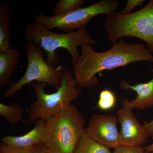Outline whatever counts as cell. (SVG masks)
Listing matches in <instances>:
<instances>
[{"mask_svg":"<svg viewBox=\"0 0 153 153\" xmlns=\"http://www.w3.org/2000/svg\"><path fill=\"white\" fill-rule=\"evenodd\" d=\"M81 53L72 70L74 79L81 88H88L98 84L96 74L138 62L153 63L152 54L140 43L128 44L123 38L112 44L104 52H97L91 45L80 47Z\"/></svg>","mask_w":153,"mask_h":153,"instance_id":"1","label":"cell"},{"mask_svg":"<svg viewBox=\"0 0 153 153\" xmlns=\"http://www.w3.org/2000/svg\"><path fill=\"white\" fill-rule=\"evenodd\" d=\"M111 44L127 37L143 40L153 54V0L143 8L128 15L115 12L108 16L103 25Z\"/></svg>","mask_w":153,"mask_h":153,"instance_id":"5","label":"cell"},{"mask_svg":"<svg viewBox=\"0 0 153 153\" xmlns=\"http://www.w3.org/2000/svg\"><path fill=\"white\" fill-rule=\"evenodd\" d=\"M116 103L115 94L109 89L102 91L100 94L97 107L101 110L107 111L114 107Z\"/></svg>","mask_w":153,"mask_h":153,"instance_id":"17","label":"cell"},{"mask_svg":"<svg viewBox=\"0 0 153 153\" xmlns=\"http://www.w3.org/2000/svg\"><path fill=\"white\" fill-rule=\"evenodd\" d=\"M149 137H153V120L150 122L145 121L143 124Z\"/></svg>","mask_w":153,"mask_h":153,"instance_id":"22","label":"cell"},{"mask_svg":"<svg viewBox=\"0 0 153 153\" xmlns=\"http://www.w3.org/2000/svg\"><path fill=\"white\" fill-rule=\"evenodd\" d=\"M24 112L23 108L16 103L8 105L0 103V115L11 125L18 124L22 121Z\"/></svg>","mask_w":153,"mask_h":153,"instance_id":"15","label":"cell"},{"mask_svg":"<svg viewBox=\"0 0 153 153\" xmlns=\"http://www.w3.org/2000/svg\"><path fill=\"white\" fill-rule=\"evenodd\" d=\"M120 86L123 90L131 89L136 92V98L130 100L133 109L144 110L153 107V77L149 82L135 85H130L126 80H122Z\"/></svg>","mask_w":153,"mask_h":153,"instance_id":"11","label":"cell"},{"mask_svg":"<svg viewBox=\"0 0 153 153\" xmlns=\"http://www.w3.org/2000/svg\"><path fill=\"white\" fill-rule=\"evenodd\" d=\"M20 60L19 52L12 47L0 52V87L10 84V79L16 70Z\"/></svg>","mask_w":153,"mask_h":153,"instance_id":"12","label":"cell"},{"mask_svg":"<svg viewBox=\"0 0 153 153\" xmlns=\"http://www.w3.org/2000/svg\"><path fill=\"white\" fill-rule=\"evenodd\" d=\"M34 153H53L44 143L39 144L34 146Z\"/></svg>","mask_w":153,"mask_h":153,"instance_id":"21","label":"cell"},{"mask_svg":"<svg viewBox=\"0 0 153 153\" xmlns=\"http://www.w3.org/2000/svg\"><path fill=\"white\" fill-rule=\"evenodd\" d=\"M150 72L153 73V69H152V70H151Z\"/></svg>","mask_w":153,"mask_h":153,"instance_id":"24","label":"cell"},{"mask_svg":"<svg viewBox=\"0 0 153 153\" xmlns=\"http://www.w3.org/2000/svg\"><path fill=\"white\" fill-rule=\"evenodd\" d=\"M46 131V120L40 119L36 121L33 129L20 136L8 135L1 138V142L18 148H29L44 143Z\"/></svg>","mask_w":153,"mask_h":153,"instance_id":"10","label":"cell"},{"mask_svg":"<svg viewBox=\"0 0 153 153\" xmlns=\"http://www.w3.org/2000/svg\"><path fill=\"white\" fill-rule=\"evenodd\" d=\"M62 72L61 85L54 93L45 92L48 85L46 83H32L36 99L27 110V120L23 121L24 124H31L40 119L47 120L66 108L82 94V88L77 85L68 66H63Z\"/></svg>","mask_w":153,"mask_h":153,"instance_id":"2","label":"cell"},{"mask_svg":"<svg viewBox=\"0 0 153 153\" xmlns=\"http://www.w3.org/2000/svg\"><path fill=\"white\" fill-rule=\"evenodd\" d=\"M25 38L27 42L35 43L44 50L47 56V63L55 67L59 62V56L56 51L60 48L67 50L74 65L80 54L78 47L85 44L94 45L97 43L89 35L86 28L78 29L69 33H58L36 21L28 23L25 27Z\"/></svg>","mask_w":153,"mask_h":153,"instance_id":"3","label":"cell"},{"mask_svg":"<svg viewBox=\"0 0 153 153\" xmlns=\"http://www.w3.org/2000/svg\"><path fill=\"white\" fill-rule=\"evenodd\" d=\"M144 2V0H128L125 7L120 12L123 15H130L133 13L134 9L137 7H140Z\"/></svg>","mask_w":153,"mask_h":153,"instance_id":"19","label":"cell"},{"mask_svg":"<svg viewBox=\"0 0 153 153\" xmlns=\"http://www.w3.org/2000/svg\"><path fill=\"white\" fill-rule=\"evenodd\" d=\"M85 0H59L52 12V16L60 17L81 8Z\"/></svg>","mask_w":153,"mask_h":153,"instance_id":"16","label":"cell"},{"mask_svg":"<svg viewBox=\"0 0 153 153\" xmlns=\"http://www.w3.org/2000/svg\"><path fill=\"white\" fill-rule=\"evenodd\" d=\"M119 6V3L116 0H102L62 16L52 17L40 14L36 16L35 21L49 30L56 28L66 33H71L75 29L86 28L89 21L97 16L105 15L108 16L112 15Z\"/></svg>","mask_w":153,"mask_h":153,"instance_id":"7","label":"cell"},{"mask_svg":"<svg viewBox=\"0 0 153 153\" xmlns=\"http://www.w3.org/2000/svg\"><path fill=\"white\" fill-rule=\"evenodd\" d=\"M117 123V117L114 115L93 114L85 132L100 144L115 149L120 146Z\"/></svg>","mask_w":153,"mask_h":153,"instance_id":"9","label":"cell"},{"mask_svg":"<svg viewBox=\"0 0 153 153\" xmlns=\"http://www.w3.org/2000/svg\"><path fill=\"white\" fill-rule=\"evenodd\" d=\"M11 9L7 3L0 4V52L7 51L10 46V19Z\"/></svg>","mask_w":153,"mask_h":153,"instance_id":"13","label":"cell"},{"mask_svg":"<svg viewBox=\"0 0 153 153\" xmlns=\"http://www.w3.org/2000/svg\"><path fill=\"white\" fill-rule=\"evenodd\" d=\"M27 66L25 74L17 82H11L4 92L5 98L12 99L25 85L34 82H43L58 89L62 79L63 63L55 68L45 60L44 50L33 42L26 44Z\"/></svg>","mask_w":153,"mask_h":153,"instance_id":"6","label":"cell"},{"mask_svg":"<svg viewBox=\"0 0 153 153\" xmlns=\"http://www.w3.org/2000/svg\"><path fill=\"white\" fill-rule=\"evenodd\" d=\"M113 153H145L141 146H120L115 149Z\"/></svg>","mask_w":153,"mask_h":153,"instance_id":"20","label":"cell"},{"mask_svg":"<svg viewBox=\"0 0 153 153\" xmlns=\"http://www.w3.org/2000/svg\"><path fill=\"white\" fill-rule=\"evenodd\" d=\"M85 129L84 117L71 103L46 120L44 144L53 153H73Z\"/></svg>","mask_w":153,"mask_h":153,"instance_id":"4","label":"cell"},{"mask_svg":"<svg viewBox=\"0 0 153 153\" xmlns=\"http://www.w3.org/2000/svg\"><path fill=\"white\" fill-rule=\"evenodd\" d=\"M145 153H153V152H145Z\"/></svg>","mask_w":153,"mask_h":153,"instance_id":"25","label":"cell"},{"mask_svg":"<svg viewBox=\"0 0 153 153\" xmlns=\"http://www.w3.org/2000/svg\"><path fill=\"white\" fill-rule=\"evenodd\" d=\"M73 153H113L109 149L90 138L85 133L82 134Z\"/></svg>","mask_w":153,"mask_h":153,"instance_id":"14","label":"cell"},{"mask_svg":"<svg viewBox=\"0 0 153 153\" xmlns=\"http://www.w3.org/2000/svg\"><path fill=\"white\" fill-rule=\"evenodd\" d=\"M122 102V108L117 110L118 122L121 126L120 146H141L146 142L149 135L133 112L129 99H123Z\"/></svg>","mask_w":153,"mask_h":153,"instance_id":"8","label":"cell"},{"mask_svg":"<svg viewBox=\"0 0 153 153\" xmlns=\"http://www.w3.org/2000/svg\"><path fill=\"white\" fill-rule=\"evenodd\" d=\"M34 146L32 147L18 148L1 142L0 153H34Z\"/></svg>","mask_w":153,"mask_h":153,"instance_id":"18","label":"cell"},{"mask_svg":"<svg viewBox=\"0 0 153 153\" xmlns=\"http://www.w3.org/2000/svg\"><path fill=\"white\" fill-rule=\"evenodd\" d=\"M152 138L153 140V137H152ZM144 151L145 152H153V143L149 145V146H146L144 148H143Z\"/></svg>","mask_w":153,"mask_h":153,"instance_id":"23","label":"cell"}]
</instances>
